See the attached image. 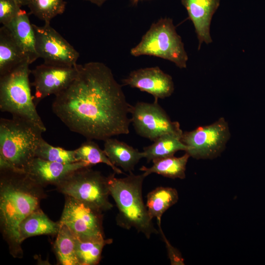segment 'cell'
Listing matches in <instances>:
<instances>
[{
    "mask_svg": "<svg viewBox=\"0 0 265 265\" xmlns=\"http://www.w3.org/2000/svg\"><path fill=\"white\" fill-rule=\"evenodd\" d=\"M122 86L103 63L80 65L77 77L55 95L54 114L72 132L105 141L130 132L131 107Z\"/></svg>",
    "mask_w": 265,
    "mask_h": 265,
    "instance_id": "obj_1",
    "label": "cell"
},
{
    "mask_svg": "<svg viewBox=\"0 0 265 265\" xmlns=\"http://www.w3.org/2000/svg\"><path fill=\"white\" fill-rule=\"evenodd\" d=\"M0 224L10 254L21 258L19 228L22 221L40 208L45 197L43 186L25 171L0 169Z\"/></svg>",
    "mask_w": 265,
    "mask_h": 265,
    "instance_id": "obj_2",
    "label": "cell"
},
{
    "mask_svg": "<svg viewBox=\"0 0 265 265\" xmlns=\"http://www.w3.org/2000/svg\"><path fill=\"white\" fill-rule=\"evenodd\" d=\"M115 174L108 175L107 179L110 194L119 211L117 224L127 230L134 228L148 239L152 235L159 234L142 199V185L146 177L143 173L135 175L131 172L119 178Z\"/></svg>",
    "mask_w": 265,
    "mask_h": 265,
    "instance_id": "obj_3",
    "label": "cell"
},
{
    "mask_svg": "<svg viewBox=\"0 0 265 265\" xmlns=\"http://www.w3.org/2000/svg\"><path fill=\"white\" fill-rule=\"evenodd\" d=\"M42 132L38 127L22 118H1L0 169L25 171L35 158Z\"/></svg>",
    "mask_w": 265,
    "mask_h": 265,
    "instance_id": "obj_4",
    "label": "cell"
},
{
    "mask_svg": "<svg viewBox=\"0 0 265 265\" xmlns=\"http://www.w3.org/2000/svg\"><path fill=\"white\" fill-rule=\"evenodd\" d=\"M29 65L25 62L0 77V109L31 122L44 132L46 128L31 94Z\"/></svg>",
    "mask_w": 265,
    "mask_h": 265,
    "instance_id": "obj_5",
    "label": "cell"
},
{
    "mask_svg": "<svg viewBox=\"0 0 265 265\" xmlns=\"http://www.w3.org/2000/svg\"><path fill=\"white\" fill-rule=\"evenodd\" d=\"M130 53L135 57L150 55L161 58L174 63L181 69L186 68L188 60L184 44L173 20L167 17L153 23Z\"/></svg>",
    "mask_w": 265,
    "mask_h": 265,
    "instance_id": "obj_6",
    "label": "cell"
},
{
    "mask_svg": "<svg viewBox=\"0 0 265 265\" xmlns=\"http://www.w3.org/2000/svg\"><path fill=\"white\" fill-rule=\"evenodd\" d=\"M90 167L75 170L55 185L57 190L102 212L113 208L107 177Z\"/></svg>",
    "mask_w": 265,
    "mask_h": 265,
    "instance_id": "obj_7",
    "label": "cell"
},
{
    "mask_svg": "<svg viewBox=\"0 0 265 265\" xmlns=\"http://www.w3.org/2000/svg\"><path fill=\"white\" fill-rule=\"evenodd\" d=\"M231 137L227 121L224 117L209 125L183 132L181 139L186 151L194 159H213L224 151Z\"/></svg>",
    "mask_w": 265,
    "mask_h": 265,
    "instance_id": "obj_8",
    "label": "cell"
},
{
    "mask_svg": "<svg viewBox=\"0 0 265 265\" xmlns=\"http://www.w3.org/2000/svg\"><path fill=\"white\" fill-rule=\"evenodd\" d=\"M65 196L64 206L59 222L66 225L80 240L105 239L103 212L72 197Z\"/></svg>",
    "mask_w": 265,
    "mask_h": 265,
    "instance_id": "obj_9",
    "label": "cell"
},
{
    "mask_svg": "<svg viewBox=\"0 0 265 265\" xmlns=\"http://www.w3.org/2000/svg\"><path fill=\"white\" fill-rule=\"evenodd\" d=\"M158 101L138 102L131 106V120L136 132L152 141L168 133L181 136L183 132L179 123L172 121Z\"/></svg>",
    "mask_w": 265,
    "mask_h": 265,
    "instance_id": "obj_10",
    "label": "cell"
},
{
    "mask_svg": "<svg viewBox=\"0 0 265 265\" xmlns=\"http://www.w3.org/2000/svg\"><path fill=\"white\" fill-rule=\"evenodd\" d=\"M35 48L39 57L44 63L72 66L77 64L79 53L51 25L45 23L43 26L32 24Z\"/></svg>",
    "mask_w": 265,
    "mask_h": 265,
    "instance_id": "obj_11",
    "label": "cell"
},
{
    "mask_svg": "<svg viewBox=\"0 0 265 265\" xmlns=\"http://www.w3.org/2000/svg\"><path fill=\"white\" fill-rule=\"evenodd\" d=\"M80 65L60 66L44 63L31 71L34 77L31 84L35 88V105L47 97L55 95L65 89L77 77Z\"/></svg>",
    "mask_w": 265,
    "mask_h": 265,
    "instance_id": "obj_12",
    "label": "cell"
},
{
    "mask_svg": "<svg viewBox=\"0 0 265 265\" xmlns=\"http://www.w3.org/2000/svg\"><path fill=\"white\" fill-rule=\"evenodd\" d=\"M122 81L124 85L146 92L155 99L169 97L174 91L172 77L157 66L134 70Z\"/></svg>",
    "mask_w": 265,
    "mask_h": 265,
    "instance_id": "obj_13",
    "label": "cell"
},
{
    "mask_svg": "<svg viewBox=\"0 0 265 265\" xmlns=\"http://www.w3.org/2000/svg\"><path fill=\"white\" fill-rule=\"evenodd\" d=\"M87 167L92 166L83 161L62 163L35 157L25 172L43 187L48 185L55 186L72 172Z\"/></svg>",
    "mask_w": 265,
    "mask_h": 265,
    "instance_id": "obj_14",
    "label": "cell"
},
{
    "mask_svg": "<svg viewBox=\"0 0 265 265\" xmlns=\"http://www.w3.org/2000/svg\"><path fill=\"white\" fill-rule=\"evenodd\" d=\"M186 8L188 18L192 22L198 40L200 50L203 43L212 42L210 26L212 16L220 4V0H181Z\"/></svg>",
    "mask_w": 265,
    "mask_h": 265,
    "instance_id": "obj_15",
    "label": "cell"
},
{
    "mask_svg": "<svg viewBox=\"0 0 265 265\" xmlns=\"http://www.w3.org/2000/svg\"><path fill=\"white\" fill-rule=\"evenodd\" d=\"M5 26L21 47L30 64L39 58L35 48L33 27L26 11L21 9L16 18Z\"/></svg>",
    "mask_w": 265,
    "mask_h": 265,
    "instance_id": "obj_16",
    "label": "cell"
},
{
    "mask_svg": "<svg viewBox=\"0 0 265 265\" xmlns=\"http://www.w3.org/2000/svg\"><path fill=\"white\" fill-rule=\"evenodd\" d=\"M104 151L111 162L126 172H132L144 158L142 152L112 137L104 141Z\"/></svg>",
    "mask_w": 265,
    "mask_h": 265,
    "instance_id": "obj_17",
    "label": "cell"
},
{
    "mask_svg": "<svg viewBox=\"0 0 265 265\" xmlns=\"http://www.w3.org/2000/svg\"><path fill=\"white\" fill-rule=\"evenodd\" d=\"M25 62L29 63L24 51L9 30L2 26L0 28V77Z\"/></svg>",
    "mask_w": 265,
    "mask_h": 265,
    "instance_id": "obj_18",
    "label": "cell"
},
{
    "mask_svg": "<svg viewBox=\"0 0 265 265\" xmlns=\"http://www.w3.org/2000/svg\"><path fill=\"white\" fill-rule=\"evenodd\" d=\"M59 227V221H52L40 208L27 216L20 224V241L22 243L26 239L36 236L56 235Z\"/></svg>",
    "mask_w": 265,
    "mask_h": 265,
    "instance_id": "obj_19",
    "label": "cell"
},
{
    "mask_svg": "<svg viewBox=\"0 0 265 265\" xmlns=\"http://www.w3.org/2000/svg\"><path fill=\"white\" fill-rule=\"evenodd\" d=\"M189 155L186 152L182 156L167 157L153 161L150 167L142 166L139 170L145 177L151 174L156 173L171 179H184L186 178V166Z\"/></svg>",
    "mask_w": 265,
    "mask_h": 265,
    "instance_id": "obj_20",
    "label": "cell"
},
{
    "mask_svg": "<svg viewBox=\"0 0 265 265\" xmlns=\"http://www.w3.org/2000/svg\"><path fill=\"white\" fill-rule=\"evenodd\" d=\"M177 190L172 187L159 186L147 195L146 207L152 218H156L161 223L163 214L178 201Z\"/></svg>",
    "mask_w": 265,
    "mask_h": 265,
    "instance_id": "obj_21",
    "label": "cell"
},
{
    "mask_svg": "<svg viewBox=\"0 0 265 265\" xmlns=\"http://www.w3.org/2000/svg\"><path fill=\"white\" fill-rule=\"evenodd\" d=\"M182 135L168 133L164 134L153 143L143 148L144 158L147 162L174 156L179 151H186V146L182 142Z\"/></svg>",
    "mask_w": 265,
    "mask_h": 265,
    "instance_id": "obj_22",
    "label": "cell"
},
{
    "mask_svg": "<svg viewBox=\"0 0 265 265\" xmlns=\"http://www.w3.org/2000/svg\"><path fill=\"white\" fill-rule=\"evenodd\" d=\"M54 248L59 264L79 265L76 254L75 237L66 225L60 223Z\"/></svg>",
    "mask_w": 265,
    "mask_h": 265,
    "instance_id": "obj_23",
    "label": "cell"
},
{
    "mask_svg": "<svg viewBox=\"0 0 265 265\" xmlns=\"http://www.w3.org/2000/svg\"><path fill=\"white\" fill-rule=\"evenodd\" d=\"M112 242V239L81 240L75 237L76 254L79 265L98 264L104 247Z\"/></svg>",
    "mask_w": 265,
    "mask_h": 265,
    "instance_id": "obj_24",
    "label": "cell"
},
{
    "mask_svg": "<svg viewBox=\"0 0 265 265\" xmlns=\"http://www.w3.org/2000/svg\"><path fill=\"white\" fill-rule=\"evenodd\" d=\"M78 161L85 162L92 166L98 163H104L110 167L116 174L123 172L114 165L107 157L104 150L91 139H88L75 150Z\"/></svg>",
    "mask_w": 265,
    "mask_h": 265,
    "instance_id": "obj_25",
    "label": "cell"
},
{
    "mask_svg": "<svg viewBox=\"0 0 265 265\" xmlns=\"http://www.w3.org/2000/svg\"><path fill=\"white\" fill-rule=\"evenodd\" d=\"M27 6L31 14L45 23H50L64 12L66 2L64 0H29Z\"/></svg>",
    "mask_w": 265,
    "mask_h": 265,
    "instance_id": "obj_26",
    "label": "cell"
},
{
    "mask_svg": "<svg viewBox=\"0 0 265 265\" xmlns=\"http://www.w3.org/2000/svg\"><path fill=\"white\" fill-rule=\"evenodd\" d=\"M35 157L53 162L70 163L78 162L74 150H67L63 148L54 147L43 138L37 148Z\"/></svg>",
    "mask_w": 265,
    "mask_h": 265,
    "instance_id": "obj_27",
    "label": "cell"
},
{
    "mask_svg": "<svg viewBox=\"0 0 265 265\" xmlns=\"http://www.w3.org/2000/svg\"><path fill=\"white\" fill-rule=\"evenodd\" d=\"M21 6L15 0H0V23L8 25L21 11Z\"/></svg>",
    "mask_w": 265,
    "mask_h": 265,
    "instance_id": "obj_28",
    "label": "cell"
},
{
    "mask_svg": "<svg viewBox=\"0 0 265 265\" xmlns=\"http://www.w3.org/2000/svg\"><path fill=\"white\" fill-rule=\"evenodd\" d=\"M98 6H101L107 0H85Z\"/></svg>",
    "mask_w": 265,
    "mask_h": 265,
    "instance_id": "obj_29",
    "label": "cell"
},
{
    "mask_svg": "<svg viewBox=\"0 0 265 265\" xmlns=\"http://www.w3.org/2000/svg\"><path fill=\"white\" fill-rule=\"evenodd\" d=\"M20 5V6L27 5L29 0H15Z\"/></svg>",
    "mask_w": 265,
    "mask_h": 265,
    "instance_id": "obj_30",
    "label": "cell"
},
{
    "mask_svg": "<svg viewBox=\"0 0 265 265\" xmlns=\"http://www.w3.org/2000/svg\"><path fill=\"white\" fill-rule=\"evenodd\" d=\"M139 0H132V2L133 5H136Z\"/></svg>",
    "mask_w": 265,
    "mask_h": 265,
    "instance_id": "obj_31",
    "label": "cell"
}]
</instances>
